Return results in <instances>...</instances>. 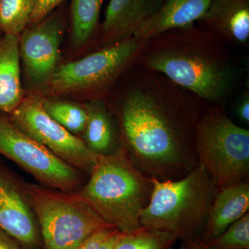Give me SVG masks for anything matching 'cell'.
<instances>
[{"label":"cell","mask_w":249,"mask_h":249,"mask_svg":"<svg viewBox=\"0 0 249 249\" xmlns=\"http://www.w3.org/2000/svg\"><path fill=\"white\" fill-rule=\"evenodd\" d=\"M249 210V178L217 189L199 239L204 243L213 240Z\"/></svg>","instance_id":"5bb4252c"},{"label":"cell","mask_w":249,"mask_h":249,"mask_svg":"<svg viewBox=\"0 0 249 249\" xmlns=\"http://www.w3.org/2000/svg\"><path fill=\"white\" fill-rule=\"evenodd\" d=\"M179 249H188L186 248V246L183 245V243H182V245H181V247H180Z\"/></svg>","instance_id":"83f0119b"},{"label":"cell","mask_w":249,"mask_h":249,"mask_svg":"<svg viewBox=\"0 0 249 249\" xmlns=\"http://www.w3.org/2000/svg\"><path fill=\"white\" fill-rule=\"evenodd\" d=\"M15 240L0 231V249H24Z\"/></svg>","instance_id":"484cf974"},{"label":"cell","mask_w":249,"mask_h":249,"mask_svg":"<svg viewBox=\"0 0 249 249\" xmlns=\"http://www.w3.org/2000/svg\"><path fill=\"white\" fill-rule=\"evenodd\" d=\"M43 106L49 115L69 132L76 136L84 132L88 121L85 104L43 97Z\"/></svg>","instance_id":"d6986e66"},{"label":"cell","mask_w":249,"mask_h":249,"mask_svg":"<svg viewBox=\"0 0 249 249\" xmlns=\"http://www.w3.org/2000/svg\"><path fill=\"white\" fill-rule=\"evenodd\" d=\"M10 119L27 133L82 173L89 175L98 156L83 139L69 132L49 115L40 94L31 93L11 114Z\"/></svg>","instance_id":"9c48e42d"},{"label":"cell","mask_w":249,"mask_h":249,"mask_svg":"<svg viewBox=\"0 0 249 249\" xmlns=\"http://www.w3.org/2000/svg\"><path fill=\"white\" fill-rule=\"evenodd\" d=\"M235 115L241 122L246 124H249V90L245 88L235 107Z\"/></svg>","instance_id":"d4e9b609"},{"label":"cell","mask_w":249,"mask_h":249,"mask_svg":"<svg viewBox=\"0 0 249 249\" xmlns=\"http://www.w3.org/2000/svg\"><path fill=\"white\" fill-rule=\"evenodd\" d=\"M188 249H209L199 238L182 242Z\"/></svg>","instance_id":"4316f807"},{"label":"cell","mask_w":249,"mask_h":249,"mask_svg":"<svg viewBox=\"0 0 249 249\" xmlns=\"http://www.w3.org/2000/svg\"><path fill=\"white\" fill-rule=\"evenodd\" d=\"M198 163L216 188L249 178V131L234 124L224 106L205 104L195 132Z\"/></svg>","instance_id":"5b68a950"},{"label":"cell","mask_w":249,"mask_h":249,"mask_svg":"<svg viewBox=\"0 0 249 249\" xmlns=\"http://www.w3.org/2000/svg\"><path fill=\"white\" fill-rule=\"evenodd\" d=\"M212 0H163L155 14L142 23L133 36L143 42L172 29L194 25Z\"/></svg>","instance_id":"9a60e30c"},{"label":"cell","mask_w":249,"mask_h":249,"mask_svg":"<svg viewBox=\"0 0 249 249\" xmlns=\"http://www.w3.org/2000/svg\"><path fill=\"white\" fill-rule=\"evenodd\" d=\"M151 179V196L141 214V226L169 232L182 242L199 238L217 191L204 167L198 163L178 179Z\"/></svg>","instance_id":"277c9868"},{"label":"cell","mask_w":249,"mask_h":249,"mask_svg":"<svg viewBox=\"0 0 249 249\" xmlns=\"http://www.w3.org/2000/svg\"><path fill=\"white\" fill-rule=\"evenodd\" d=\"M66 24L65 10H55L19 36V49L29 83L45 88L60 65V47Z\"/></svg>","instance_id":"30bf717a"},{"label":"cell","mask_w":249,"mask_h":249,"mask_svg":"<svg viewBox=\"0 0 249 249\" xmlns=\"http://www.w3.org/2000/svg\"><path fill=\"white\" fill-rule=\"evenodd\" d=\"M178 239L169 232L141 227L124 233L114 249H173Z\"/></svg>","instance_id":"44dd1931"},{"label":"cell","mask_w":249,"mask_h":249,"mask_svg":"<svg viewBox=\"0 0 249 249\" xmlns=\"http://www.w3.org/2000/svg\"><path fill=\"white\" fill-rule=\"evenodd\" d=\"M163 0H110L101 24L99 49L133 37L139 27L155 14Z\"/></svg>","instance_id":"7c38bea8"},{"label":"cell","mask_w":249,"mask_h":249,"mask_svg":"<svg viewBox=\"0 0 249 249\" xmlns=\"http://www.w3.org/2000/svg\"><path fill=\"white\" fill-rule=\"evenodd\" d=\"M152 187L151 178L139 170L120 146L98 156L89 179L78 192L106 222L128 233L142 227L141 214Z\"/></svg>","instance_id":"3957f363"},{"label":"cell","mask_w":249,"mask_h":249,"mask_svg":"<svg viewBox=\"0 0 249 249\" xmlns=\"http://www.w3.org/2000/svg\"><path fill=\"white\" fill-rule=\"evenodd\" d=\"M124 235L115 227L105 228L88 237L77 249H114Z\"/></svg>","instance_id":"603a6c76"},{"label":"cell","mask_w":249,"mask_h":249,"mask_svg":"<svg viewBox=\"0 0 249 249\" xmlns=\"http://www.w3.org/2000/svg\"><path fill=\"white\" fill-rule=\"evenodd\" d=\"M65 0H37L27 27H33L53 13Z\"/></svg>","instance_id":"cb8c5ba5"},{"label":"cell","mask_w":249,"mask_h":249,"mask_svg":"<svg viewBox=\"0 0 249 249\" xmlns=\"http://www.w3.org/2000/svg\"><path fill=\"white\" fill-rule=\"evenodd\" d=\"M137 64L164 75L206 104L219 106L235 91L242 73L230 45L195 24L149 39Z\"/></svg>","instance_id":"7a4b0ae2"},{"label":"cell","mask_w":249,"mask_h":249,"mask_svg":"<svg viewBox=\"0 0 249 249\" xmlns=\"http://www.w3.org/2000/svg\"><path fill=\"white\" fill-rule=\"evenodd\" d=\"M37 0H0V31L19 36L27 28Z\"/></svg>","instance_id":"ffe728a7"},{"label":"cell","mask_w":249,"mask_h":249,"mask_svg":"<svg viewBox=\"0 0 249 249\" xmlns=\"http://www.w3.org/2000/svg\"><path fill=\"white\" fill-rule=\"evenodd\" d=\"M204 244L209 249H249V213Z\"/></svg>","instance_id":"7402d4cb"},{"label":"cell","mask_w":249,"mask_h":249,"mask_svg":"<svg viewBox=\"0 0 249 249\" xmlns=\"http://www.w3.org/2000/svg\"><path fill=\"white\" fill-rule=\"evenodd\" d=\"M124 73L125 86L114 102H106L117 124L121 146L150 178H183L198 165L195 132L206 103L137 62Z\"/></svg>","instance_id":"6da1fadb"},{"label":"cell","mask_w":249,"mask_h":249,"mask_svg":"<svg viewBox=\"0 0 249 249\" xmlns=\"http://www.w3.org/2000/svg\"><path fill=\"white\" fill-rule=\"evenodd\" d=\"M88 121L82 139L96 155H108L121 146L117 124L105 98L85 103Z\"/></svg>","instance_id":"e0dca14e"},{"label":"cell","mask_w":249,"mask_h":249,"mask_svg":"<svg viewBox=\"0 0 249 249\" xmlns=\"http://www.w3.org/2000/svg\"><path fill=\"white\" fill-rule=\"evenodd\" d=\"M0 231L22 247L40 244V231L28 197L25 183L20 184L0 170Z\"/></svg>","instance_id":"8fae6325"},{"label":"cell","mask_w":249,"mask_h":249,"mask_svg":"<svg viewBox=\"0 0 249 249\" xmlns=\"http://www.w3.org/2000/svg\"><path fill=\"white\" fill-rule=\"evenodd\" d=\"M0 154L17 163L47 188L77 192L85 183L83 173L23 132L10 118L1 115Z\"/></svg>","instance_id":"ba28073f"},{"label":"cell","mask_w":249,"mask_h":249,"mask_svg":"<svg viewBox=\"0 0 249 249\" xmlns=\"http://www.w3.org/2000/svg\"><path fill=\"white\" fill-rule=\"evenodd\" d=\"M104 0H72L70 7L71 45L82 48L99 29L100 14Z\"/></svg>","instance_id":"ac0fdd59"},{"label":"cell","mask_w":249,"mask_h":249,"mask_svg":"<svg viewBox=\"0 0 249 249\" xmlns=\"http://www.w3.org/2000/svg\"><path fill=\"white\" fill-rule=\"evenodd\" d=\"M19 36L0 37V111L11 114L24 98L21 81Z\"/></svg>","instance_id":"2e32d148"},{"label":"cell","mask_w":249,"mask_h":249,"mask_svg":"<svg viewBox=\"0 0 249 249\" xmlns=\"http://www.w3.org/2000/svg\"><path fill=\"white\" fill-rule=\"evenodd\" d=\"M197 22L229 45L245 46L249 40V0H212Z\"/></svg>","instance_id":"4fadbf2b"},{"label":"cell","mask_w":249,"mask_h":249,"mask_svg":"<svg viewBox=\"0 0 249 249\" xmlns=\"http://www.w3.org/2000/svg\"><path fill=\"white\" fill-rule=\"evenodd\" d=\"M145 42L132 37L59 65L45 87L52 96L106 98L121 77L137 64Z\"/></svg>","instance_id":"8992f818"},{"label":"cell","mask_w":249,"mask_h":249,"mask_svg":"<svg viewBox=\"0 0 249 249\" xmlns=\"http://www.w3.org/2000/svg\"><path fill=\"white\" fill-rule=\"evenodd\" d=\"M25 187L45 249H77L95 232L114 227L100 217L78 191L33 183H25Z\"/></svg>","instance_id":"52a82bcc"}]
</instances>
